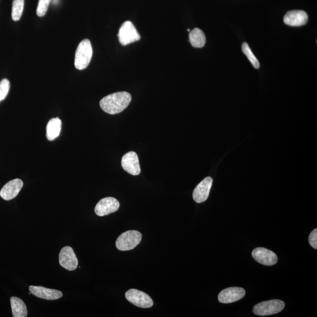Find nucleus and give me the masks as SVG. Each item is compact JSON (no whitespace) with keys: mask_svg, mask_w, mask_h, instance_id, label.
<instances>
[{"mask_svg":"<svg viewBox=\"0 0 317 317\" xmlns=\"http://www.w3.org/2000/svg\"><path fill=\"white\" fill-rule=\"evenodd\" d=\"M285 303L279 299H271L259 303L254 306L253 311L257 315L276 314L284 308Z\"/></svg>","mask_w":317,"mask_h":317,"instance_id":"nucleus-4","label":"nucleus"},{"mask_svg":"<svg viewBox=\"0 0 317 317\" xmlns=\"http://www.w3.org/2000/svg\"><path fill=\"white\" fill-rule=\"evenodd\" d=\"M121 165L125 171L132 175L137 176L141 173L138 156L134 152L126 153L122 159Z\"/></svg>","mask_w":317,"mask_h":317,"instance_id":"nucleus-10","label":"nucleus"},{"mask_svg":"<svg viewBox=\"0 0 317 317\" xmlns=\"http://www.w3.org/2000/svg\"><path fill=\"white\" fill-rule=\"evenodd\" d=\"M307 14L302 10H292L288 12L284 17V23L291 27H300L308 22Z\"/></svg>","mask_w":317,"mask_h":317,"instance_id":"nucleus-14","label":"nucleus"},{"mask_svg":"<svg viewBox=\"0 0 317 317\" xmlns=\"http://www.w3.org/2000/svg\"><path fill=\"white\" fill-rule=\"evenodd\" d=\"M10 89V83L8 79H3L0 82V102L5 99Z\"/></svg>","mask_w":317,"mask_h":317,"instance_id":"nucleus-21","label":"nucleus"},{"mask_svg":"<svg viewBox=\"0 0 317 317\" xmlns=\"http://www.w3.org/2000/svg\"><path fill=\"white\" fill-rule=\"evenodd\" d=\"M120 206V202L113 197H104L97 203L95 212L98 217H104L118 210Z\"/></svg>","mask_w":317,"mask_h":317,"instance_id":"nucleus-8","label":"nucleus"},{"mask_svg":"<svg viewBox=\"0 0 317 317\" xmlns=\"http://www.w3.org/2000/svg\"><path fill=\"white\" fill-rule=\"evenodd\" d=\"M51 1V0H39L37 9V15L38 17H43L46 15Z\"/></svg>","mask_w":317,"mask_h":317,"instance_id":"nucleus-22","label":"nucleus"},{"mask_svg":"<svg viewBox=\"0 0 317 317\" xmlns=\"http://www.w3.org/2000/svg\"><path fill=\"white\" fill-rule=\"evenodd\" d=\"M23 182L20 179L10 181L6 183L0 191V196L5 200H10L15 198L19 194L23 186Z\"/></svg>","mask_w":317,"mask_h":317,"instance_id":"nucleus-13","label":"nucleus"},{"mask_svg":"<svg viewBox=\"0 0 317 317\" xmlns=\"http://www.w3.org/2000/svg\"><path fill=\"white\" fill-rule=\"evenodd\" d=\"M189 37L191 46L194 48L203 47L206 42V38L203 31L198 28H195L190 31Z\"/></svg>","mask_w":317,"mask_h":317,"instance_id":"nucleus-17","label":"nucleus"},{"mask_svg":"<svg viewBox=\"0 0 317 317\" xmlns=\"http://www.w3.org/2000/svg\"><path fill=\"white\" fill-rule=\"evenodd\" d=\"M131 100L132 96L130 93L118 92L103 97L100 101V107L104 112L116 115L126 109Z\"/></svg>","mask_w":317,"mask_h":317,"instance_id":"nucleus-1","label":"nucleus"},{"mask_svg":"<svg viewBox=\"0 0 317 317\" xmlns=\"http://www.w3.org/2000/svg\"><path fill=\"white\" fill-rule=\"evenodd\" d=\"M93 50L91 43L88 39L82 40L79 43L75 52V67L79 70H83L89 65L92 57Z\"/></svg>","mask_w":317,"mask_h":317,"instance_id":"nucleus-2","label":"nucleus"},{"mask_svg":"<svg viewBox=\"0 0 317 317\" xmlns=\"http://www.w3.org/2000/svg\"><path fill=\"white\" fill-rule=\"evenodd\" d=\"M59 262L60 265L68 271H74L77 269L78 260L72 247L65 246L59 254Z\"/></svg>","mask_w":317,"mask_h":317,"instance_id":"nucleus-7","label":"nucleus"},{"mask_svg":"<svg viewBox=\"0 0 317 317\" xmlns=\"http://www.w3.org/2000/svg\"><path fill=\"white\" fill-rule=\"evenodd\" d=\"M309 245L314 249H317V229H315L310 233L308 238Z\"/></svg>","mask_w":317,"mask_h":317,"instance_id":"nucleus-23","label":"nucleus"},{"mask_svg":"<svg viewBox=\"0 0 317 317\" xmlns=\"http://www.w3.org/2000/svg\"><path fill=\"white\" fill-rule=\"evenodd\" d=\"M13 316L26 317L27 316V306L22 300L16 297H12L10 299Z\"/></svg>","mask_w":317,"mask_h":317,"instance_id":"nucleus-18","label":"nucleus"},{"mask_svg":"<svg viewBox=\"0 0 317 317\" xmlns=\"http://www.w3.org/2000/svg\"><path fill=\"white\" fill-rule=\"evenodd\" d=\"M125 297L132 304L138 307L149 308L152 307L153 305L152 299L148 294L137 289H131L128 290L125 294Z\"/></svg>","mask_w":317,"mask_h":317,"instance_id":"nucleus-6","label":"nucleus"},{"mask_svg":"<svg viewBox=\"0 0 317 317\" xmlns=\"http://www.w3.org/2000/svg\"><path fill=\"white\" fill-rule=\"evenodd\" d=\"M62 123L58 118H52L47 126V138L48 141H54L59 137L61 130Z\"/></svg>","mask_w":317,"mask_h":317,"instance_id":"nucleus-16","label":"nucleus"},{"mask_svg":"<svg viewBox=\"0 0 317 317\" xmlns=\"http://www.w3.org/2000/svg\"><path fill=\"white\" fill-rule=\"evenodd\" d=\"M242 48L243 53L246 55L247 58H248V60L250 61L251 63H252L253 67L256 69H259L260 67V62L255 57V55L253 53L249 44L247 43H243Z\"/></svg>","mask_w":317,"mask_h":317,"instance_id":"nucleus-20","label":"nucleus"},{"mask_svg":"<svg viewBox=\"0 0 317 317\" xmlns=\"http://www.w3.org/2000/svg\"><path fill=\"white\" fill-rule=\"evenodd\" d=\"M246 294L245 289L241 287H230L222 290L218 296L219 302L229 304L241 299Z\"/></svg>","mask_w":317,"mask_h":317,"instance_id":"nucleus-11","label":"nucleus"},{"mask_svg":"<svg viewBox=\"0 0 317 317\" xmlns=\"http://www.w3.org/2000/svg\"><path fill=\"white\" fill-rule=\"evenodd\" d=\"M118 37L119 38L120 43L123 45H127L141 39L140 34L136 29L134 24L130 21H127L123 24Z\"/></svg>","mask_w":317,"mask_h":317,"instance_id":"nucleus-5","label":"nucleus"},{"mask_svg":"<svg viewBox=\"0 0 317 317\" xmlns=\"http://www.w3.org/2000/svg\"><path fill=\"white\" fill-rule=\"evenodd\" d=\"M252 257L257 262L264 266H271L276 264L278 258L272 251L263 247H258L252 252Z\"/></svg>","mask_w":317,"mask_h":317,"instance_id":"nucleus-9","label":"nucleus"},{"mask_svg":"<svg viewBox=\"0 0 317 317\" xmlns=\"http://www.w3.org/2000/svg\"><path fill=\"white\" fill-rule=\"evenodd\" d=\"M24 0H13L12 5V19L18 22L22 17L24 8Z\"/></svg>","mask_w":317,"mask_h":317,"instance_id":"nucleus-19","label":"nucleus"},{"mask_svg":"<svg viewBox=\"0 0 317 317\" xmlns=\"http://www.w3.org/2000/svg\"><path fill=\"white\" fill-rule=\"evenodd\" d=\"M212 183H213V179L212 177H207L195 188L193 193V198L196 203H203L207 199Z\"/></svg>","mask_w":317,"mask_h":317,"instance_id":"nucleus-12","label":"nucleus"},{"mask_svg":"<svg viewBox=\"0 0 317 317\" xmlns=\"http://www.w3.org/2000/svg\"><path fill=\"white\" fill-rule=\"evenodd\" d=\"M29 290L31 293L36 296L37 297L47 299V300H55L61 298L63 295L60 291L41 286L31 285Z\"/></svg>","mask_w":317,"mask_h":317,"instance_id":"nucleus-15","label":"nucleus"},{"mask_svg":"<svg viewBox=\"0 0 317 317\" xmlns=\"http://www.w3.org/2000/svg\"><path fill=\"white\" fill-rule=\"evenodd\" d=\"M187 31H188V32H190V29H187Z\"/></svg>","mask_w":317,"mask_h":317,"instance_id":"nucleus-24","label":"nucleus"},{"mask_svg":"<svg viewBox=\"0 0 317 317\" xmlns=\"http://www.w3.org/2000/svg\"><path fill=\"white\" fill-rule=\"evenodd\" d=\"M142 234L137 231H129L118 237L117 248L121 251H129L135 248L141 243Z\"/></svg>","mask_w":317,"mask_h":317,"instance_id":"nucleus-3","label":"nucleus"}]
</instances>
